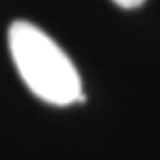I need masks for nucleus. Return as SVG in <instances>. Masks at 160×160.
<instances>
[{"label": "nucleus", "instance_id": "f257e3e1", "mask_svg": "<svg viewBox=\"0 0 160 160\" xmlns=\"http://www.w3.org/2000/svg\"><path fill=\"white\" fill-rule=\"evenodd\" d=\"M8 44L18 72L33 95L54 106L85 100L73 62L42 29L29 21H14Z\"/></svg>", "mask_w": 160, "mask_h": 160}, {"label": "nucleus", "instance_id": "f03ea898", "mask_svg": "<svg viewBox=\"0 0 160 160\" xmlns=\"http://www.w3.org/2000/svg\"><path fill=\"white\" fill-rule=\"evenodd\" d=\"M114 4H118V6H122V8H128V10H131V8H137V6H141L145 0H112Z\"/></svg>", "mask_w": 160, "mask_h": 160}]
</instances>
